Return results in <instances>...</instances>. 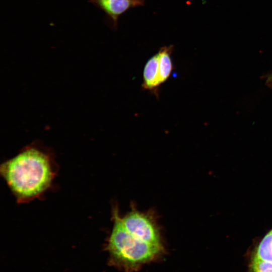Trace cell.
Returning a JSON list of instances; mask_svg holds the SVG:
<instances>
[{"mask_svg": "<svg viewBox=\"0 0 272 272\" xmlns=\"http://www.w3.org/2000/svg\"><path fill=\"white\" fill-rule=\"evenodd\" d=\"M1 173L20 202L32 200L43 193L55 175L51 154L37 143L25 147L4 162Z\"/></svg>", "mask_w": 272, "mask_h": 272, "instance_id": "cell-1", "label": "cell"}, {"mask_svg": "<svg viewBox=\"0 0 272 272\" xmlns=\"http://www.w3.org/2000/svg\"><path fill=\"white\" fill-rule=\"evenodd\" d=\"M113 227L106 245L110 265L133 272L160 258L164 246L152 244L134 237L124 227L118 209H113Z\"/></svg>", "mask_w": 272, "mask_h": 272, "instance_id": "cell-2", "label": "cell"}, {"mask_svg": "<svg viewBox=\"0 0 272 272\" xmlns=\"http://www.w3.org/2000/svg\"><path fill=\"white\" fill-rule=\"evenodd\" d=\"M121 219L125 229L134 237L152 244L164 246L160 230L152 214L132 208Z\"/></svg>", "mask_w": 272, "mask_h": 272, "instance_id": "cell-3", "label": "cell"}, {"mask_svg": "<svg viewBox=\"0 0 272 272\" xmlns=\"http://www.w3.org/2000/svg\"><path fill=\"white\" fill-rule=\"evenodd\" d=\"M142 88L156 91L161 85L159 82L158 55L156 53L147 61L144 68Z\"/></svg>", "mask_w": 272, "mask_h": 272, "instance_id": "cell-4", "label": "cell"}, {"mask_svg": "<svg viewBox=\"0 0 272 272\" xmlns=\"http://www.w3.org/2000/svg\"><path fill=\"white\" fill-rule=\"evenodd\" d=\"M172 50V45L165 46L161 48L157 53L160 85L169 79L173 70V64L171 58Z\"/></svg>", "mask_w": 272, "mask_h": 272, "instance_id": "cell-5", "label": "cell"}, {"mask_svg": "<svg viewBox=\"0 0 272 272\" xmlns=\"http://www.w3.org/2000/svg\"><path fill=\"white\" fill-rule=\"evenodd\" d=\"M100 7L114 20L129 9L138 6L130 0H97Z\"/></svg>", "mask_w": 272, "mask_h": 272, "instance_id": "cell-6", "label": "cell"}, {"mask_svg": "<svg viewBox=\"0 0 272 272\" xmlns=\"http://www.w3.org/2000/svg\"><path fill=\"white\" fill-rule=\"evenodd\" d=\"M252 256L272 262V228L258 242L254 248Z\"/></svg>", "mask_w": 272, "mask_h": 272, "instance_id": "cell-7", "label": "cell"}, {"mask_svg": "<svg viewBox=\"0 0 272 272\" xmlns=\"http://www.w3.org/2000/svg\"><path fill=\"white\" fill-rule=\"evenodd\" d=\"M249 272H272V262L261 260L252 256Z\"/></svg>", "mask_w": 272, "mask_h": 272, "instance_id": "cell-8", "label": "cell"}, {"mask_svg": "<svg viewBox=\"0 0 272 272\" xmlns=\"http://www.w3.org/2000/svg\"><path fill=\"white\" fill-rule=\"evenodd\" d=\"M265 84L269 88L272 89V72L267 74L265 77Z\"/></svg>", "mask_w": 272, "mask_h": 272, "instance_id": "cell-9", "label": "cell"}, {"mask_svg": "<svg viewBox=\"0 0 272 272\" xmlns=\"http://www.w3.org/2000/svg\"><path fill=\"white\" fill-rule=\"evenodd\" d=\"M137 4L138 6L144 4V0H130Z\"/></svg>", "mask_w": 272, "mask_h": 272, "instance_id": "cell-10", "label": "cell"}]
</instances>
